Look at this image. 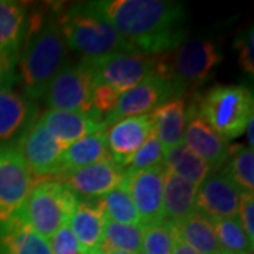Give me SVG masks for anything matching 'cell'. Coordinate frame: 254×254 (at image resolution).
Wrapping results in <instances>:
<instances>
[{"label": "cell", "mask_w": 254, "mask_h": 254, "mask_svg": "<svg viewBox=\"0 0 254 254\" xmlns=\"http://www.w3.org/2000/svg\"><path fill=\"white\" fill-rule=\"evenodd\" d=\"M154 134L151 113L118 120L106 127L105 137L112 158L125 167L137 150Z\"/></svg>", "instance_id": "obj_16"}, {"label": "cell", "mask_w": 254, "mask_h": 254, "mask_svg": "<svg viewBox=\"0 0 254 254\" xmlns=\"http://www.w3.org/2000/svg\"><path fill=\"white\" fill-rule=\"evenodd\" d=\"M222 254H252V252H243V253H229V252H222Z\"/></svg>", "instance_id": "obj_40"}, {"label": "cell", "mask_w": 254, "mask_h": 254, "mask_svg": "<svg viewBox=\"0 0 254 254\" xmlns=\"http://www.w3.org/2000/svg\"><path fill=\"white\" fill-rule=\"evenodd\" d=\"M173 254H198L193 249H190V246L187 243H184L180 237L177 236V240H175V246H174Z\"/></svg>", "instance_id": "obj_37"}, {"label": "cell", "mask_w": 254, "mask_h": 254, "mask_svg": "<svg viewBox=\"0 0 254 254\" xmlns=\"http://www.w3.org/2000/svg\"><path fill=\"white\" fill-rule=\"evenodd\" d=\"M180 96L181 95L170 82L160 73L153 71L136 86L123 92L119 96L116 108L103 119L105 127L110 126L112 123L122 119L148 115L165 102Z\"/></svg>", "instance_id": "obj_10"}, {"label": "cell", "mask_w": 254, "mask_h": 254, "mask_svg": "<svg viewBox=\"0 0 254 254\" xmlns=\"http://www.w3.org/2000/svg\"><path fill=\"white\" fill-rule=\"evenodd\" d=\"M105 219L91 200H78L68 226L81 247L82 254H98Z\"/></svg>", "instance_id": "obj_21"}, {"label": "cell", "mask_w": 254, "mask_h": 254, "mask_svg": "<svg viewBox=\"0 0 254 254\" xmlns=\"http://www.w3.org/2000/svg\"><path fill=\"white\" fill-rule=\"evenodd\" d=\"M196 103L200 116L225 140L242 136L249 119L254 116L253 93L246 86H213Z\"/></svg>", "instance_id": "obj_6"}, {"label": "cell", "mask_w": 254, "mask_h": 254, "mask_svg": "<svg viewBox=\"0 0 254 254\" xmlns=\"http://www.w3.org/2000/svg\"><path fill=\"white\" fill-rule=\"evenodd\" d=\"M17 58L0 51V89H11V86L17 82Z\"/></svg>", "instance_id": "obj_35"}, {"label": "cell", "mask_w": 254, "mask_h": 254, "mask_svg": "<svg viewBox=\"0 0 254 254\" xmlns=\"http://www.w3.org/2000/svg\"><path fill=\"white\" fill-rule=\"evenodd\" d=\"M113 160L106 144L105 131H99L68 145L63 151V173L73 171L92 164Z\"/></svg>", "instance_id": "obj_24"}, {"label": "cell", "mask_w": 254, "mask_h": 254, "mask_svg": "<svg viewBox=\"0 0 254 254\" xmlns=\"http://www.w3.org/2000/svg\"><path fill=\"white\" fill-rule=\"evenodd\" d=\"M99 254H134V253H127V252H119V250H100Z\"/></svg>", "instance_id": "obj_39"}, {"label": "cell", "mask_w": 254, "mask_h": 254, "mask_svg": "<svg viewBox=\"0 0 254 254\" xmlns=\"http://www.w3.org/2000/svg\"><path fill=\"white\" fill-rule=\"evenodd\" d=\"M105 220L116 222L122 225H140V219L137 215L133 200L127 190L126 181L120 187L100 196L95 202Z\"/></svg>", "instance_id": "obj_26"}, {"label": "cell", "mask_w": 254, "mask_h": 254, "mask_svg": "<svg viewBox=\"0 0 254 254\" xmlns=\"http://www.w3.org/2000/svg\"><path fill=\"white\" fill-rule=\"evenodd\" d=\"M177 232L173 223L163 222L143 227V240L140 254H173Z\"/></svg>", "instance_id": "obj_31"}, {"label": "cell", "mask_w": 254, "mask_h": 254, "mask_svg": "<svg viewBox=\"0 0 254 254\" xmlns=\"http://www.w3.org/2000/svg\"><path fill=\"white\" fill-rule=\"evenodd\" d=\"M79 198L64 182L37 178L23 203L18 219L38 236L51 239L68 225Z\"/></svg>", "instance_id": "obj_5"}, {"label": "cell", "mask_w": 254, "mask_h": 254, "mask_svg": "<svg viewBox=\"0 0 254 254\" xmlns=\"http://www.w3.org/2000/svg\"><path fill=\"white\" fill-rule=\"evenodd\" d=\"M14 144L37 178L58 177L63 173L64 148L38 119L23 131Z\"/></svg>", "instance_id": "obj_11"}, {"label": "cell", "mask_w": 254, "mask_h": 254, "mask_svg": "<svg viewBox=\"0 0 254 254\" xmlns=\"http://www.w3.org/2000/svg\"><path fill=\"white\" fill-rule=\"evenodd\" d=\"M164 158H165V151L160 140L155 137V134L150 137L144 144L141 145L137 153L125 165L127 173H136V171H143L148 170L157 165H163Z\"/></svg>", "instance_id": "obj_32"}, {"label": "cell", "mask_w": 254, "mask_h": 254, "mask_svg": "<svg viewBox=\"0 0 254 254\" xmlns=\"http://www.w3.org/2000/svg\"><path fill=\"white\" fill-rule=\"evenodd\" d=\"M38 120L63 148H66L83 137L106 130L103 119L82 112L48 109Z\"/></svg>", "instance_id": "obj_17"}, {"label": "cell", "mask_w": 254, "mask_h": 254, "mask_svg": "<svg viewBox=\"0 0 254 254\" xmlns=\"http://www.w3.org/2000/svg\"><path fill=\"white\" fill-rule=\"evenodd\" d=\"M0 254H53L50 242L21 220L0 233Z\"/></svg>", "instance_id": "obj_25"}, {"label": "cell", "mask_w": 254, "mask_h": 254, "mask_svg": "<svg viewBox=\"0 0 254 254\" xmlns=\"http://www.w3.org/2000/svg\"><path fill=\"white\" fill-rule=\"evenodd\" d=\"M198 187L165 167L163 190L164 222L177 225L196 210Z\"/></svg>", "instance_id": "obj_19"}, {"label": "cell", "mask_w": 254, "mask_h": 254, "mask_svg": "<svg viewBox=\"0 0 254 254\" xmlns=\"http://www.w3.org/2000/svg\"><path fill=\"white\" fill-rule=\"evenodd\" d=\"M66 46L85 58L116 53H136L125 38L91 6L89 1L71 4L54 14Z\"/></svg>", "instance_id": "obj_3"}, {"label": "cell", "mask_w": 254, "mask_h": 254, "mask_svg": "<svg viewBox=\"0 0 254 254\" xmlns=\"http://www.w3.org/2000/svg\"><path fill=\"white\" fill-rule=\"evenodd\" d=\"M239 222L245 230L249 242L254 246V195L253 192H242L239 203Z\"/></svg>", "instance_id": "obj_33"}, {"label": "cell", "mask_w": 254, "mask_h": 254, "mask_svg": "<svg viewBox=\"0 0 254 254\" xmlns=\"http://www.w3.org/2000/svg\"><path fill=\"white\" fill-rule=\"evenodd\" d=\"M174 226L177 236L198 254H222L223 252L212 220L199 212L195 210Z\"/></svg>", "instance_id": "obj_23"}, {"label": "cell", "mask_w": 254, "mask_h": 254, "mask_svg": "<svg viewBox=\"0 0 254 254\" xmlns=\"http://www.w3.org/2000/svg\"><path fill=\"white\" fill-rule=\"evenodd\" d=\"M66 55L68 46L54 14L30 16L17 63L26 98L33 100L44 96L48 83L66 65Z\"/></svg>", "instance_id": "obj_2"}, {"label": "cell", "mask_w": 254, "mask_h": 254, "mask_svg": "<svg viewBox=\"0 0 254 254\" xmlns=\"http://www.w3.org/2000/svg\"><path fill=\"white\" fill-rule=\"evenodd\" d=\"M220 61L222 54L212 40L190 38L171 51L157 55L154 71L184 96L188 89L208 81Z\"/></svg>", "instance_id": "obj_4"}, {"label": "cell", "mask_w": 254, "mask_h": 254, "mask_svg": "<svg viewBox=\"0 0 254 254\" xmlns=\"http://www.w3.org/2000/svg\"><path fill=\"white\" fill-rule=\"evenodd\" d=\"M57 178L72 190L76 198L81 196L82 200L98 199L126 181V168L115 160H108L61 173Z\"/></svg>", "instance_id": "obj_13"}, {"label": "cell", "mask_w": 254, "mask_h": 254, "mask_svg": "<svg viewBox=\"0 0 254 254\" xmlns=\"http://www.w3.org/2000/svg\"><path fill=\"white\" fill-rule=\"evenodd\" d=\"M242 190L223 170L210 173L198 187L196 212L210 220L236 218Z\"/></svg>", "instance_id": "obj_15"}, {"label": "cell", "mask_w": 254, "mask_h": 254, "mask_svg": "<svg viewBox=\"0 0 254 254\" xmlns=\"http://www.w3.org/2000/svg\"><path fill=\"white\" fill-rule=\"evenodd\" d=\"M33 100L11 89H0V144L17 140L37 120Z\"/></svg>", "instance_id": "obj_18"}, {"label": "cell", "mask_w": 254, "mask_h": 254, "mask_svg": "<svg viewBox=\"0 0 254 254\" xmlns=\"http://www.w3.org/2000/svg\"><path fill=\"white\" fill-rule=\"evenodd\" d=\"M182 144L190 153L208 164L212 171H218L229 158L227 140L220 137L200 116L196 99L188 105L187 125Z\"/></svg>", "instance_id": "obj_14"}, {"label": "cell", "mask_w": 254, "mask_h": 254, "mask_svg": "<svg viewBox=\"0 0 254 254\" xmlns=\"http://www.w3.org/2000/svg\"><path fill=\"white\" fill-rule=\"evenodd\" d=\"M246 137H247V141H249V148H253L254 145V116L249 119L247 122V126L245 128Z\"/></svg>", "instance_id": "obj_38"}, {"label": "cell", "mask_w": 254, "mask_h": 254, "mask_svg": "<svg viewBox=\"0 0 254 254\" xmlns=\"http://www.w3.org/2000/svg\"><path fill=\"white\" fill-rule=\"evenodd\" d=\"M92 73V83L112 88L119 95L131 89L154 71L157 57L140 53H116L83 58Z\"/></svg>", "instance_id": "obj_8"}, {"label": "cell", "mask_w": 254, "mask_h": 254, "mask_svg": "<svg viewBox=\"0 0 254 254\" xmlns=\"http://www.w3.org/2000/svg\"><path fill=\"white\" fill-rule=\"evenodd\" d=\"M36 181L16 144H0V233L20 220V210Z\"/></svg>", "instance_id": "obj_7"}, {"label": "cell", "mask_w": 254, "mask_h": 254, "mask_svg": "<svg viewBox=\"0 0 254 254\" xmlns=\"http://www.w3.org/2000/svg\"><path fill=\"white\" fill-rule=\"evenodd\" d=\"M92 73L86 64L83 61L75 65L66 64L48 83L43 99L53 110L95 115L92 110Z\"/></svg>", "instance_id": "obj_9"}, {"label": "cell", "mask_w": 254, "mask_h": 254, "mask_svg": "<svg viewBox=\"0 0 254 254\" xmlns=\"http://www.w3.org/2000/svg\"><path fill=\"white\" fill-rule=\"evenodd\" d=\"M212 223L215 227L219 245L223 252H229V253L253 252V245L249 242L237 216L212 220Z\"/></svg>", "instance_id": "obj_30"}, {"label": "cell", "mask_w": 254, "mask_h": 254, "mask_svg": "<svg viewBox=\"0 0 254 254\" xmlns=\"http://www.w3.org/2000/svg\"><path fill=\"white\" fill-rule=\"evenodd\" d=\"M164 167L170 168L174 174L193 184L195 187H199L203 180L212 173L208 164L190 153L184 144L177 145L165 153Z\"/></svg>", "instance_id": "obj_27"}, {"label": "cell", "mask_w": 254, "mask_h": 254, "mask_svg": "<svg viewBox=\"0 0 254 254\" xmlns=\"http://www.w3.org/2000/svg\"><path fill=\"white\" fill-rule=\"evenodd\" d=\"M230 163L225 168L230 180L237 185L242 192L254 190V151L245 145L229 147Z\"/></svg>", "instance_id": "obj_29"}, {"label": "cell", "mask_w": 254, "mask_h": 254, "mask_svg": "<svg viewBox=\"0 0 254 254\" xmlns=\"http://www.w3.org/2000/svg\"><path fill=\"white\" fill-rule=\"evenodd\" d=\"M50 246H51L53 254H82L81 247L68 225L61 227L54 236L51 237Z\"/></svg>", "instance_id": "obj_34"}, {"label": "cell", "mask_w": 254, "mask_h": 254, "mask_svg": "<svg viewBox=\"0 0 254 254\" xmlns=\"http://www.w3.org/2000/svg\"><path fill=\"white\" fill-rule=\"evenodd\" d=\"M141 240H143V227L140 225H122L116 222L105 220L100 250H119V252L140 254Z\"/></svg>", "instance_id": "obj_28"}, {"label": "cell", "mask_w": 254, "mask_h": 254, "mask_svg": "<svg viewBox=\"0 0 254 254\" xmlns=\"http://www.w3.org/2000/svg\"><path fill=\"white\" fill-rule=\"evenodd\" d=\"M165 167L127 173L126 187L140 219V226L147 227L164 222L163 190Z\"/></svg>", "instance_id": "obj_12"}, {"label": "cell", "mask_w": 254, "mask_h": 254, "mask_svg": "<svg viewBox=\"0 0 254 254\" xmlns=\"http://www.w3.org/2000/svg\"><path fill=\"white\" fill-rule=\"evenodd\" d=\"M237 47L240 50L239 61L245 72L253 75L254 73V61H253V28H250L245 37L239 38Z\"/></svg>", "instance_id": "obj_36"}, {"label": "cell", "mask_w": 254, "mask_h": 254, "mask_svg": "<svg viewBox=\"0 0 254 254\" xmlns=\"http://www.w3.org/2000/svg\"><path fill=\"white\" fill-rule=\"evenodd\" d=\"M93 9L136 53L164 54L185 40V9L168 0H98Z\"/></svg>", "instance_id": "obj_1"}, {"label": "cell", "mask_w": 254, "mask_h": 254, "mask_svg": "<svg viewBox=\"0 0 254 254\" xmlns=\"http://www.w3.org/2000/svg\"><path fill=\"white\" fill-rule=\"evenodd\" d=\"M187 113L188 103L184 96L173 98L151 112V118L154 120V134L160 140L165 153L182 144Z\"/></svg>", "instance_id": "obj_20"}, {"label": "cell", "mask_w": 254, "mask_h": 254, "mask_svg": "<svg viewBox=\"0 0 254 254\" xmlns=\"http://www.w3.org/2000/svg\"><path fill=\"white\" fill-rule=\"evenodd\" d=\"M27 6L20 1L0 0V51L18 60L27 33Z\"/></svg>", "instance_id": "obj_22"}]
</instances>
